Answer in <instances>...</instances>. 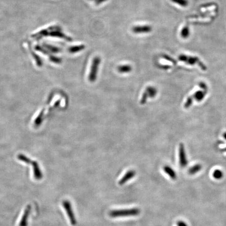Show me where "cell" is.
Wrapping results in <instances>:
<instances>
[{"label":"cell","instance_id":"277c9868","mask_svg":"<svg viewBox=\"0 0 226 226\" xmlns=\"http://www.w3.org/2000/svg\"><path fill=\"white\" fill-rule=\"evenodd\" d=\"M62 204H63V207L65 208V210L66 211L68 217L69 218L71 224L73 226L76 225V218L75 217L74 213L73 212L72 208V206H71L70 202H69V201L65 200L63 201Z\"/></svg>","mask_w":226,"mask_h":226},{"label":"cell","instance_id":"ffe728a7","mask_svg":"<svg viewBox=\"0 0 226 226\" xmlns=\"http://www.w3.org/2000/svg\"><path fill=\"white\" fill-rule=\"evenodd\" d=\"M148 94L147 93V91H145L144 92V94H142V97L141 98L140 103L141 104L144 105L147 102V98L148 97Z\"/></svg>","mask_w":226,"mask_h":226},{"label":"cell","instance_id":"603a6c76","mask_svg":"<svg viewBox=\"0 0 226 226\" xmlns=\"http://www.w3.org/2000/svg\"><path fill=\"white\" fill-rule=\"evenodd\" d=\"M177 226H188V224L183 220H179L177 223Z\"/></svg>","mask_w":226,"mask_h":226},{"label":"cell","instance_id":"7402d4cb","mask_svg":"<svg viewBox=\"0 0 226 226\" xmlns=\"http://www.w3.org/2000/svg\"><path fill=\"white\" fill-rule=\"evenodd\" d=\"M199 87H200V88L202 89V90L207 91V89H208L207 85L204 82L199 83Z\"/></svg>","mask_w":226,"mask_h":226},{"label":"cell","instance_id":"5bb4252c","mask_svg":"<svg viewBox=\"0 0 226 226\" xmlns=\"http://www.w3.org/2000/svg\"><path fill=\"white\" fill-rule=\"evenodd\" d=\"M224 176V174L223 171L219 169H216L213 171V177L216 180H221L223 179Z\"/></svg>","mask_w":226,"mask_h":226},{"label":"cell","instance_id":"ac0fdd59","mask_svg":"<svg viewBox=\"0 0 226 226\" xmlns=\"http://www.w3.org/2000/svg\"><path fill=\"white\" fill-rule=\"evenodd\" d=\"M174 3L177 4L181 7H186L188 5V2L187 0H171Z\"/></svg>","mask_w":226,"mask_h":226},{"label":"cell","instance_id":"9a60e30c","mask_svg":"<svg viewBox=\"0 0 226 226\" xmlns=\"http://www.w3.org/2000/svg\"><path fill=\"white\" fill-rule=\"evenodd\" d=\"M146 91L148 94V96L149 97L154 98L157 95V90L152 87H148L146 89Z\"/></svg>","mask_w":226,"mask_h":226},{"label":"cell","instance_id":"4316f807","mask_svg":"<svg viewBox=\"0 0 226 226\" xmlns=\"http://www.w3.org/2000/svg\"><path fill=\"white\" fill-rule=\"evenodd\" d=\"M94 1H95V0H94Z\"/></svg>","mask_w":226,"mask_h":226},{"label":"cell","instance_id":"9c48e42d","mask_svg":"<svg viewBox=\"0 0 226 226\" xmlns=\"http://www.w3.org/2000/svg\"><path fill=\"white\" fill-rule=\"evenodd\" d=\"M163 170L169 176L171 179H172L173 180H176L177 179V174L176 171L171 168V166H164Z\"/></svg>","mask_w":226,"mask_h":226},{"label":"cell","instance_id":"44dd1931","mask_svg":"<svg viewBox=\"0 0 226 226\" xmlns=\"http://www.w3.org/2000/svg\"><path fill=\"white\" fill-rule=\"evenodd\" d=\"M162 57H163V58H164L166 60H168L169 61L173 63L174 65L176 64V60H174V59L172 58L171 57H170L169 55H162Z\"/></svg>","mask_w":226,"mask_h":226},{"label":"cell","instance_id":"3957f363","mask_svg":"<svg viewBox=\"0 0 226 226\" xmlns=\"http://www.w3.org/2000/svg\"><path fill=\"white\" fill-rule=\"evenodd\" d=\"M100 62H101V59L100 57H95L94 58L89 76V81L91 82H94V81H96L98 72V66L100 65Z\"/></svg>","mask_w":226,"mask_h":226},{"label":"cell","instance_id":"484cf974","mask_svg":"<svg viewBox=\"0 0 226 226\" xmlns=\"http://www.w3.org/2000/svg\"><path fill=\"white\" fill-rule=\"evenodd\" d=\"M223 137H224V139L226 140V133H224V134H223Z\"/></svg>","mask_w":226,"mask_h":226},{"label":"cell","instance_id":"4fadbf2b","mask_svg":"<svg viewBox=\"0 0 226 226\" xmlns=\"http://www.w3.org/2000/svg\"><path fill=\"white\" fill-rule=\"evenodd\" d=\"M117 69L119 72L122 73H127L131 72L132 70V67L129 65H122L119 66Z\"/></svg>","mask_w":226,"mask_h":226},{"label":"cell","instance_id":"e0dca14e","mask_svg":"<svg viewBox=\"0 0 226 226\" xmlns=\"http://www.w3.org/2000/svg\"><path fill=\"white\" fill-rule=\"evenodd\" d=\"M181 35L183 38H187L189 36L190 30H189L188 26H187L183 27V29H182V31H181Z\"/></svg>","mask_w":226,"mask_h":226},{"label":"cell","instance_id":"d6986e66","mask_svg":"<svg viewBox=\"0 0 226 226\" xmlns=\"http://www.w3.org/2000/svg\"><path fill=\"white\" fill-rule=\"evenodd\" d=\"M193 100H194V98L192 96L188 97V98H187V101L184 104V108H190V106H191L192 104H193Z\"/></svg>","mask_w":226,"mask_h":226},{"label":"cell","instance_id":"ba28073f","mask_svg":"<svg viewBox=\"0 0 226 226\" xmlns=\"http://www.w3.org/2000/svg\"><path fill=\"white\" fill-rule=\"evenodd\" d=\"M135 175H136V171H134V170L128 171L124 175L123 177L120 179L119 182V184L120 185H123L125 183H126L128 181H129V180H130L133 177H134Z\"/></svg>","mask_w":226,"mask_h":226},{"label":"cell","instance_id":"30bf717a","mask_svg":"<svg viewBox=\"0 0 226 226\" xmlns=\"http://www.w3.org/2000/svg\"><path fill=\"white\" fill-rule=\"evenodd\" d=\"M207 93V91H197L192 95V97L196 101L201 102L204 99Z\"/></svg>","mask_w":226,"mask_h":226},{"label":"cell","instance_id":"52a82bcc","mask_svg":"<svg viewBox=\"0 0 226 226\" xmlns=\"http://www.w3.org/2000/svg\"><path fill=\"white\" fill-rule=\"evenodd\" d=\"M31 210V206L30 205L27 206V207L25 209L24 214L22 217V219L19 223V226H27V221L29 219V216L30 214Z\"/></svg>","mask_w":226,"mask_h":226},{"label":"cell","instance_id":"2e32d148","mask_svg":"<svg viewBox=\"0 0 226 226\" xmlns=\"http://www.w3.org/2000/svg\"><path fill=\"white\" fill-rule=\"evenodd\" d=\"M86 46L83 45H81L79 46H73L72 47L70 48L69 51L71 53H76V52H79L83 50V49H85Z\"/></svg>","mask_w":226,"mask_h":226},{"label":"cell","instance_id":"8992f818","mask_svg":"<svg viewBox=\"0 0 226 226\" xmlns=\"http://www.w3.org/2000/svg\"><path fill=\"white\" fill-rule=\"evenodd\" d=\"M133 32L136 34L148 33L152 30V27L150 26H137L133 27Z\"/></svg>","mask_w":226,"mask_h":226},{"label":"cell","instance_id":"5b68a950","mask_svg":"<svg viewBox=\"0 0 226 226\" xmlns=\"http://www.w3.org/2000/svg\"><path fill=\"white\" fill-rule=\"evenodd\" d=\"M179 163L182 168H185L188 163L187 159V154L185 152V147L183 144L180 145L179 150Z\"/></svg>","mask_w":226,"mask_h":226},{"label":"cell","instance_id":"6da1fadb","mask_svg":"<svg viewBox=\"0 0 226 226\" xmlns=\"http://www.w3.org/2000/svg\"><path fill=\"white\" fill-rule=\"evenodd\" d=\"M140 213V210L138 208L113 210L109 213V216L113 218L119 217L135 216L139 215Z\"/></svg>","mask_w":226,"mask_h":226},{"label":"cell","instance_id":"d4e9b609","mask_svg":"<svg viewBox=\"0 0 226 226\" xmlns=\"http://www.w3.org/2000/svg\"><path fill=\"white\" fill-rule=\"evenodd\" d=\"M106 1H108V0H95V3L98 5V4H100L102 3L105 2Z\"/></svg>","mask_w":226,"mask_h":226},{"label":"cell","instance_id":"7c38bea8","mask_svg":"<svg viewBox=\"0 0 226 226\" xmlns=\"http://www.w3.org/2000/svg\"><path fill=\"white\" fill-rule=\"evenodd\" d=\"M202 169V166L201 164H196L191 166L188 169V174L190 175H195L199 172Z\"/></svg>","mask_w":226,"mask_h":226},{"label":"cell","instance_id":"7a4b0ae2","mask_svg":"<svg viewBox=\"0 0 226 226\" xmlns=\"http://www.w3.org/2000/svg\"><path fill=\"white\" fill-rule=\"evenodd\" d=\"M179 60L181 61L186 62L188 65H194L196 63H197L199 67L202 70H206L207 69L205 65H204L202 62H201L197 57H190V56H187L184 55H181L179 57Z\"/></svg>","mask_w":226,"mask_h":226},{"label":"cell","instance_id":"cb8c5ba5","mask_svg":"<svg viewBox=\"0 0 226 226\" xmlns=\"http://www.w3.org/2000/svg\"><path fill=\"white\" fill-rule=\"evenodd\" d=\"M159 67H160V68L164 70L169 69H170V68H171V66H167V65H166V66H163V65H162V66H159Z\"/></svg>","mask_w":226,"mask_h":226},{"label":"cell","instance_id":"8fae6325","mask_svg":"<svg viewBox=\"0 0 226 226\" xmlns=\"http://www.w3.org/2000/svg\"><path fill=\"white\" fill-rule=\"evenodd\" d=\"M33 165L34 177L36 180H40L43 177V174L41 173L38 164L36 162H34Z\"/></svg>","mask_w":226,"mask_h":226}]
</instances>
